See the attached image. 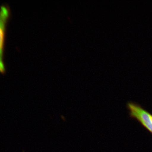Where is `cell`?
I'll return each mask as SVG.
<instances>
[{
  "mask_svg": "<svg viewBox=\"0 0 152 152\" xmlns=\"http://www.w3.org/2000/svg\"><path fill=\"white\" fill-rule=\"evenodd\" d=\"M11 16V11L8 6L2 5L0 7V73L6 72L4 63V51L6 34L8 23Z\"/></svg>",
  "mask_w": 152,
  "mask_h": 152,
  "instance_id": "obj_1",
  "label": "cell"
},
{
  "mask_svg": "<svg viewBox=\"0 0 152 152\" xmlns=\"http://www.w3.org/2000/svg\"><path fill=\"white\" fill-rule=\"evenodd\" d=\"M127 107L131 117L137 120L152 134V115L136 103L129 102Z\"/></svg>",
  "mask_w": 152,
  "mask_h": 152,
  "instance_id": "obj_2",
  "label": "cell"
}]
</instances>
